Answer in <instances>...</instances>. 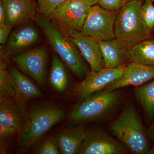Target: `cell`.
<instances>
[{
	"label": "cell",
	"instance_id": "6da1fadb",
	"mask_svg": "<svg viewBox=\"0 0 154 154\" xmlns=\"http://www.w3.org/2000/svg\"><path fill=\"white\" fill-rule=\"evenodd\" d=\"M65 117L63 109L53 104L42 103L33 105L25 114L24 125L20 132L21 152L27 151Z\"/></svg>",
	"mask_w": 154,
	"mask_h": 154
},
{
	"label": "cell",
	"instance_id": "7a4b0ae2",
	"mask_svg": "<svg viewBox=\"0 0 154 154\" xmlns=\"http://www.w3.org/2000/svg\"><path fill=\"white\" fill-rule=\"evenodd\" d=\"M110 130L131 153L148 154L151 149L147 130L132 105L125 107L110 125Z\"/></svg>",
	"mask_w": 154,
	"mask_h": 154
},
{
	"label": "cell",
	"instance_id": "3957f363",
	"mask_svg": "<svg viewBox=\"0 0 154 154\" xmlns=\"http://www.w3.org/2000/svg\"><path fill=\"white\" fill-rule=\"evenodd\" d=\"M35 21L45 34L56 54L79 79H85L91 71L76 45L60 33L49 19L40 12Z\"/></svg>",
	"mask_w": 154,
	"mask_h": 154
},
{
	"label": "cell",
	"instance_id": "277c9868",
	"mask_svg": "<svg viewBox=\"0 0 154 154\" xmlns=\"http://www.w3.org/2000/svg\"><path fill=\"white\" fill-rule=\"evenodd\" d=\"M141 0L125 3L118 11L115 23V39L127 49L141 42L154 38L140 16Z\"/></svg>",
	"mask_w": 154,
	"mask_h": 154
},
{
	"label": "cell",
	"instance_id": "5b68a950",
	"mask_svg": "<svg viewBox=\"0 0 154 154\" xmlns=\"http://www.w3.org/2000/svg\"><path fill=\"white\" fill-rule=\"evenodd\" d=\"M122 99V92L118 89L96 92L75 107L71 114V121L74 124H84L102 120L118 108Z\"/></svg>",
	"mask_w": 154,
	"mask_h": 154
},
{
	"label": "cell",
	"instance_id": "8992f818",
	"mask_svg": "<svg viewBox=\"0 0 154 154\" xmlns=\"http://www.w3.org/2000/svg\"><path fill=\"white\" fill-rule=\"evenodd\" d=\"M91 7L79 0H66L47 18L60 33L70 38L82 32Z\"/></svg>",
	"mask_w": 154,
	"mask_h": 154
},
{
	"label": "cell",
	"instance_id": "52a82bcc",
	"mask_svg": "<svg viewBox=\"0 0 154 154\" xmlns=\"http://www.w3.org/2000/svg\"><path fill=\"white\" fill-rule=\"evenodd\" d=\"M118 11H108L99 5L91 6L81 32L98 40H114L115 21Z\"/></svg>",
	"mask_w": 154,
	"mask_h": 154
},
{
	"label": "cell",
	"instance_id": "ba28073f",
	"mask_svg": "<svg viewBox=\"0 0 154 154\" xmlns=\"http://www.w3.org/2000/svg\"><path fill=\"white\" fill-rule=\"evenodd\" d=\"M0 105V149L1 153L5 154L9 141L21 132L26 111L14 100L2 102Z\"/></svg>",
	"mask_w": 154,
	"mask_h": 154
},
{
	"label": "cell",
	"instance_id": "9c48e42d",
	"mask_svg": "<svg viewBox=\"0 0 154 154\" xmlns=\"http://www.w3.org/2000/svg\"><path fill=\"white\" fill-rule=\"evenodd\" d=\"M48 58L47 47L42 45L11 57V60L22 72L42 85L47 73Z\"/></svg>",
	"mask_w": 154,
	"mask_h": 154
},
{
	"label": "cell",
	"instance_id": "30bf717a",
	"mask_svg": "<svg viewBox=\"0 0 154 154\" xmlns=\"http://www.w3.org/2000/svg\"><path fill=\"white\" fill-rule=\"evenodd\" d=\"M125 65L115 68H105L91 71L85 79L75 87L74 92L79 102L96 92L104 91L112 86L122 77Z\"/></svg>",
	"mask_w": 154,
	"mask_h": 154
},
{
	"label": "cell",
	"instance_id": "8fae6325",
	"mask_svg": "<svg viewBox=\"0 0 154 154\" xmlns=\"http://www.w3.org/2000/svg\"><path fill=\"white\" fill-rule=\"evenodd\" d=\"M129 152L119 140L99 128L86 130L79 151L80 154H125Z\"/></svg>",
	"mask_w": 154,
	"mask_h": 154
},
{
	"label": "cell",
	"instance_id": "7c38bea8",
	"mask_svg": "<svg viewBox=\"0 0 154 154\" xmlns=\"http://www.w3.org/2000/svg\"><path fill=\"white\" fill-rule=\"evenodd\" d=\"M5 11L6 23L12 28L36 20L39 13L34 0H1Z\"/></svg>",
	"mask_w": 154,
	"mask_h": 154
},
{
	"label": "cell",
	"instance_id": "4fadbf2b",
	"mask_svg": "<svg viewBox=\"0 0 154 154\" xmlns=\"http://www.w3.org/2000/svg\"><path fill=\"white\" fill-rule=\"evenodd\" d=\"M39 40L38 29L32 22L19 26L10 34L6 42L5 51L9 56L24 52L36 44Z\"/></svg>",
	"mask_w": 154,
	"mask_h": 154
},
{
	"label": "cell",
	"instance_id": "5bb4252c",
	"mask_svg": "<svg viewBox=\"0 0 154 154\" xmlns=\"http://www.w3.org/2000/svg\"><path fill=\"white\" fill-rule=\"evenodd\" d=\"M154 79V66L130 62L120 79L104 90L109 92L128 86L139 87Z\"/></svg>",
	"mask_w": 154,
	"mask_h": 154
},
{
	"label": "cell",
	"instance_id": "9a60e30c",
	"mask_svg": "<svg viewBox=\"0 0 154 154\" xmlns=\"http://www.w3.org/2000/svg\"><path fill=\"white\" fill-rule=\"evenodd\" d=\"M79 50L91 71H98L105 68V64L101 49L96 39L83 34L75 33L69 38Z\"/></svg>",
	"mask_w": 154,
	"mask_h": 154
},
{
	"label": "cell",
	"instance_id": "2e32d148",
	"mask_svg": "<svg viewBox=\"0 0 154 154\" xmlns=\"http://www.w3.org/2000/svg\"><path fill=\"white\" fill-rule=\"evenodd\" d=\"M74 124L64 128L52 136L60 154H79L87 129L84 124Z\"/></svg>",
	"mask_w": 154,
	"mask_h": 154
},
{
	"label": "cell",
	"instance_id": "e0dca14e",
	"mask_svg": "<svg viewBox=\"0 0 154 154\" xmlns=\"http://www.w3.org/2000/svg\"><path fill=\"white\" fill-rule=\"evenodd\" d=\"M9 73L15 92L14 100L25 110L26 102L41 96V91L29 78L16 68H11Z\"/></svg>",
	"mask_w": 154,
	"mask_h": 154
},
{
	"label": "cell",
	"instance_id": "ac0fdd59",
	"mask_svg": "<svg viewBox=\"0 0 154 154\" xmlns=\"http://www.w3.org/2000/svg\"><path fill=\"white\" fill-rule=\"evenodd\" d=\"M96 40L101 49L105 68L119 67L130 62L128 49L115 39L111 41Z\"/></svg>",
	"mask_w": 154,
	"mask_h": 154
},
{
	"label": "cell",
	"instance_id": "d6986e66",
	"mask_svg": "<svg viewBox=\"0 0 154 154\" xmlns=\"http://www.w3.org/2000/svg\"><path fill=\"white\" fill-rule=\"evenodd\" d=\"M130 62L154 66V37L146 39L128 49Z\"/></svg>",
	"mask_w": 154,
	"mask_h": 154
},
{
	"label": "cell",
	"instance_id": "ffe728a7",
	"mask_svg": "<svg viewBox=\"0 0 154 154\" xmlns=\"http://www.w3.org/2000/svg\"><path fill=\"white\" fill-rule=\"evenodd\" d=\"M63 62L56 54L52 55L49 75L51 86L58 93H63L68 87L69 77Z\"/></svg>",
	"mask_w": 154,
	"mask_h": 154
},
{
	"label": "cell",
	"instance_id": "44dd1931",
	"mask_svg": "<svg viewBox=\"0 0 154 154\" xmlns=\"http://www.w3.org/2000/svg\"><path fill=\"white\" fill-rule=\"evenodd\" d=\"M5 50L1 51L0 61V103L14 99V92L9 71L8 69V57Z\"/></svg>",
	"mask_w": 154,
	"mask_h": 154
},
{
	"label": "cell",
	"instance_id": "7402d4cb",
	"mask_svg": "<svg viewBox=\"0 0 154 154\" xmlns=\"http://www.w3.org/2000/svg\"><path fill=\"white\" fill-rule=\"evenodd\" d=\"M134 94L147 117L149 119L153 118L154 79L136 88Z\"/></svg>",
	"mask_w": 154,
	"mask_h": 154
},
{
	"label": "cell",
	"instance_id": "603a6c76",
	"mask_svg": "<svg viewBox=\"0 0 154 154\" xmlns=\"http://www.w3.org/2000/svg\"><path fill=\"white\" fill-rule=\"evenodd\" d=\"M151 0H145L140 8V16L147 27L154 29V5Z\"/></svg>",
	"mask_w": 154,
	"mask_h": 154
},
{
	"label": "cell",
	"instance_id": "cb8c5ba5",
	"mask_svg": "<svg viewBox=\"0 0 154 154\" xmlns=\"http://www.w3.org/2000/svg\"><path fill=\"white\" fill-rule=\"evenodd\" d=\"M66 0H37L39 12L48 17L54 10Z\"/></svg>",
	"mask_w": 154,
	"mask_h": 154
},
{
	"label": "cell",
	"instance_id": "d4e9b609",
	"mask_svg": "<svg viewBox=\"0 0 154 154\" xmlns=\"http://www.w3.org/2000/svg\"><path fill=\"white\" fill-rule=\"evenodd\" d=\"M36 153L59 154H60V152L54 138L52 136H48L37 149Z\"/></svg>",
	"mask_w": 154,
	"mask_h": 154
},
{
	"label": "cell",
	"instance_id": "484cf974",
	"mask_svg": "<svg viewBox=\"0 0 154 154\" xmlns=\"http://www.w3.org/2000/svg\"><path fill=\"white\" fill-rule=\"evenodd\" d=\"M125 0H99V5L103 8L110 11L120 10L125 4Z\"/></svg>",
	"mask_w": 154,
	"mask_h": 154
},
{
	"label": "cell",
	"instance_id": "4316f807",
	"mask_svg": "<svg viewBox=\"0 0 154 154\" xmlns=\"http://www.w3.org/2000/svg\"><path fill=\"white\" fill-rule=\"evenodd\" d=\"M12 28L6 23L5 25H0V44L4 45L6 44L11 34Z\"/></svg>",
	"mask_w": 154,
	"mask_h": 154
},
{
	"label": "cell",
	"instance_id": "83f0119b",
	"mask_svg": "<svg viewBox=\"0 0 154 154\" xmlns=\"http://www.w3.org/2000/svg\"><path fill=\"white\" fill-rule=\"evenodd\" d=\"M147 134L149 140L152 142L154 145V117L151 124L147 129Z\"/></svg>",
	"mask_w": 154,
	"mask_h": 154
},
{
	"label": "cell",
	"instance_id": "f1b7e54d",
	"mask_svg": "<svg viewBox=\"0 0 154 154\" xmlns=\"http://www.w3.org/2000/svg\"><path fill=\"white\" fill-rule=\"evenodd\" d=\"M6 23L5 11L2 3L0 2V25H5Z\"/></svg>",
	"mask_w": 154,
	"mask_h": 154
},
{
	"label": "cell",
	"instance_id": "f546056e",
	"mask_svg": "<svg viewBox=\"0 0 154 154\" xmlns=\"http://www.w3.org/2000/svg\"><path fill=\"white\" fill-rule=\"evenodd\" d=\"M79 1L91 7L98 4L99 0H79Z\"/></svg>",
	"mask_w": 154,
	"mask_h": 154
},
{
	"label": "cell",
	"instance_id": "4dcf8cb0",
	"mask_svg": "<svg viewBox=\"0 0 154 154\" xmlns=\"http://www.w3.org/2000/svg\"><path fill=\"white\" fill-rule=\"evenodd\" d=\"M148 154H154V145L153 147L150 150Z\"/></svg>",
	"mask_w": 154,
	"mask_h": 154
},
{
	"label": "cell",
	"instance_id": "1f68e13d",
	"mask_svg": "<svg viewBox=\"0 0 154 154\" xmlns=\"http://www.w3.org/2000/svg\"><path fill=\"white\" fill-rule=\"evenodd\" d=\"M125 2H130V1H133V0H125Z\"/></svg>",
	"mask_w": 154,
	"mask_h": 154
},
{
	"label": "cell",
	"instance_id": "d6a6232c",
	"mask_svg": "<svg viewBox=\"0 0 154 154\" xmlns=\"http://www.w3.org/2000/svg\"><path fill=\"white\" fill-rule=\"evenodd\" d=\"M141 1H144L145 0H141ZM151 1H152V2H154V0H151Z\"/></svg>",
	"mask_w": 154,
	"mask_h": 154
}]
</instances>
